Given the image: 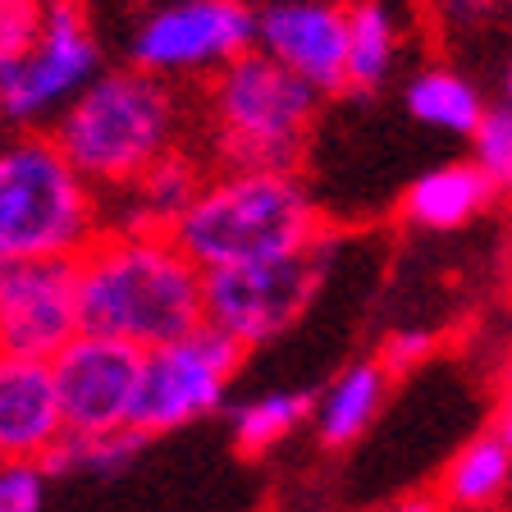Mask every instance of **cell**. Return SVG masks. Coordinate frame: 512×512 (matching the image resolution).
Returning a JSON list of instances; mask_svg holds the SVG:
<instances>
[{"instance_id":"cell-1","label":"cell","mask_w":512,"mask_h":512,"mask_svg":"<svg viewBox=\"0 0 512 512\" xmlns=\"http://www.w3.org/2000/svg\"><path fill=\"white\" fill-rule=\"evenodd\" d=\"M206 325V270L170 234H101L78 256V330L156 352Z\"/></svg>"},{"instance_id":"cell-2","label":"cell","mask_w":512,"mask_h":512,"mask_svg":"<svg viewBox=\"0 0 512 512\" xmlns=\"http://www.w3.org/2000/svg\"><path fill=\"white\" fill-rule=\"evenodd\" d=\"M183 128V101L174 83L138 64L106 69L74 106L55 119V142L92 188L115 192L174 156Z\"/></svg>"},{"instance_id":"cell-3","label":"cell","mask_w":512,"mask_h":512,"mask_svg":"<svg viewBox=\"0 0 512 512\" xmlns=\"http://www.w3.org/2000/svg\"><path fill=\"white\" fill-rule=\"evenodd\" d=\"M170 238L211 275L320 243V215L293 170H224L206 179Z\"/></svg>"},{"instance_id":"cell-4","label":"cell","mask_w":512,"mask_h":512,"mask_svg":"<svg viewBox=\"0 0 512 512\" xmlns=\"http://www.w3.org/2000/svg\"><path fill=\"white\" fill-rule=\"evenodd\" d=\"M101 229L92 183L55 133H14L0 151V266L83 256Z\"/></svg>"},{"instance_id":"cell-5","label":"cell","mask_w":512,"mask_h":512,"mask_svg":"<svg viewBox=\"0 0 512 512\" xmlns=\"http://www.w3.org/2000/svg\"><path fill=\"white\" fill-rule=\"evenodd\" d=\"M320 92L261 46L211 78L206 115L224 170H293L316 124Z\"/></svg>"},{"instance_id":"cell-6","label":"cell","mask_w":512,"mask_h":512,"mask_svg":"<svg viewBox=\"0 0 512 512\" xmlns=\"http://www.w3.org/2000/svg\"><path fill=\"white\" fill-rule=\"evenodd\" d=\"M101 74V42L83 0H46L37 42L19 60L0 64V115L19 133H51Z\"/></svg>"},{"instance_id":"cell-7","label":"cell","mask_w":512,"mask_h":512,"mask_svg":"<svg viewBox=\"0 0 512 512\" xmlns=\"http://www.w3.org/2000/svg\"><path fill=\"white\" fill-rule=\"evenodd\" d=\"M330 261L334 247L320 238L302 252L211 270L206 275V325L224 330L243 348H261V343L279 339L311 307V298L330 275Z\"/></svg>"},{"instance_id":"cell-8","label":"cell","mask_w":512,"mask_h":512,"mask_svg":"<svg viewBox=\"0 0 512 512\" xmlns=\"http://www.w3.org/2000/svg\"><path fill=\"white\" fill-rule=\"evenodd\" d=\"M256 32H261V10H252L247 0L156 5L128 32V60L165 83L215 78L238 55L256 51Z\"/></svg>"},{"instance_id":"cell-9","label":"cell","mask_w":512,"mask_h":512,"mask_svg":"<svg viewBox=\"0 0 512 512\" xmlns=\"http://www.w3.org/2000/svg\"><path fill=\"white\" fill-rule=\"evenodd\" d=\"M243 357H247L243 343L229 339L215 325H202L188 339L147 352L133 426L156 439V435H170V430L192 426V421L220 412Z\"/></svg>"},{"instance_id":"cell-10","label":"cell","mask_w":512,"mask_h":512,"mask_svg":"<svg viewBox=\"0 0 512 512\" xmlns=\"http://www.w3.org/2000/svg\"><path fill=\"white\" fill-rule=\"evenodd\" d=\"M78 261H10L0 266V348L5 357L55 362L78 339Z\"/></svg>"},{"instance_id":"cell-11","label":"cell","mask_w":512,"mask_h":512,"mask_svg":"<svg viewBox=\"0 0 512 512\" xmlns=\"http://www.w3.org/2000/svg\"><path fill=\"white\" fill-rule=\"evenodd\" d=\"M142 366H147V352L115 339H96V334H78L51 362L64 426L74 435H110V430L133 426Z\"/></svg>"},{"instance_id":"cell-12","label":"cell","mask_w":512,"mask_h":512,"mask_svg":"<svg viewBox=\"0 0 512 512\" xmlns=\"http://www.w3.org/2000/svg\"><path fill=\"white\" fill-rule=\"evenodd\" d=\"M348 37L352 19L339 0H270L261 10L256 46L330 96L348 92Z\"/></svg>"},{"instance_id":"cell-13","label":"cell","mask_w":512,"mask_h":512,"mask_svg":"<svg viewBox=\"0 0 512 512\" xmlns=\"http://www.w3.org/2000/svg\"><path fill=\"white\" fill-rule=\"evenodd\" d=\"M64 435H69V426H64L51 362L5 357L0 362V453H5V462L42 458Z\"/></svg>"},{"instance_id":"cell-14","label":"cell","mask_w":512,"mask_h":512,"mask_svg":"<svg viewBox=\"0 0 512 512\" xmlns=\"http://www.w3.org/2000/svg\"><path fill=\"white\" fill-rule=\"evenodd\" d=\"M202 188V170L183 151H174V156L156 160L147 174H138L133 183L115 188L119 211L106 234H174V224L188 215V206L197 202Z\"/></svg>"},{"instance_id":"cell-15","label":"cell","mask_w":512,"mask_h":512,"mask_svg":"<svg viewBox=\"0 0 512 512\" xmlns=\"http://www.w3.org/2000/svg\"><path fill=\"white\" fill-rule=\"evenodd\" d=\"M494 197V183L485 179L476 160H453V165H435L426 170L412 188L403 192V215L416 229L444 234V229H462L476 220Z\"/></svg>"},{"instance_id":"cell-16","label":"cell","mask_w":512,"mask_h":512,"mask_svg":"<svg viewBox=\"0 0 512 512\" xmlns=\"http://www.w3.org/2000/svg\"><path fill=\"white\" fill-rule=\"evenodd\" d=\"M403 106L416 124L448 133V138H476L480 119L490 115V106L480 101V87L471 78H462L458 69H444V64H430V69H416L403 87Z\"/></svg>"},{"instance_id":"cell-17","label":"cell","mask_w":512,"mask_h":512,"mask_svg":"<svg viewBox=\"0 0 512 512\" xmlns=\"http://www.w3.org/2000/svg\"><path fill=\"white\" fill-rule=\"evenodd\" d=\"M389 394V371L384 362H352L343 366L339 380L320 394L316 403V435L325 448H348L352 439H362L366 426L375 421V412L384 407Z\"/></svg>"},{"instance_id":"cell-18","label":"cell","mask_w":512,"mask_h":512,"mask_svg":"<svg viewBox=\"0 0 512 512\" xmlns=\"http://www.w3.org/2000/svg\"><path fill=\"white\" fill-rule=\"evenodd\" d=\"M348 19V92H380L398 64V23L384 0H357Z\"/></svg>"},{"instance_id":"cell-19","label":"cell","mask_w":512,"mask_h":512,"mask_svg":"<svg viewBox=\"0 0 512 512\" xmlns=\"http://www.w3.org/2000/svg\"><path fill=\"white\" fill-rule=\"evenodd\" d=\"M320 394L311 389H270V394L243 398V403L229 407V430H234L238 453H266L270 444H279L284 435L316 416Z\"/></svg>"},{"instance_id":"cell-20","label":"cell","mask_w":512,"mask_h":512,"mask_svg":"<svg viewBox=\"0 0 512 512\" xmlns=\"http://www.w3.org/2000/svg\"><path fill=\"white\" fill-rule=\"evenodd\" d=\"M147 444L151 435L138 426L110 430V435H74L69 430L37 462L46 467V476H119V471H128L138 462V453Z\"/></svg>"},{"instance_id":"cell-21","label":"cell","mask_w":512,"mask_h":512,"mask_svg":"<svg viewBox=\"0 0 512 512\" xmlns=\"http://www.w3.org/2000/svg\"><path fill=\"white\" fill-rule=\"evenodd\" d=\"M508 476H512V448L503 444L499 430H490V435L471 439L458 458H453V467L444 476V490L462 508H480V503L499 499Z\"/></svg>"},{"instance_id":"cell-22","label":"cell","mask_w":512,"mask_h":512,"mask_svg":"<svg viewBox=\"0 0 512 512\" xmlns=\"http://www.w3.org/2000/svg\"><path fill=\"white\" fill-rule=\"evenodd\" d=\"M471 160H476L494 192L512 197V101L490 106V115L480 119L476 138H471Z\"/></svg>"},{"instance_id":"cell-23","label":"cell","mask_w":512,"mask_h":512,"mask_svg":"<svg viewBox=\"0 0 512 512\" xmlns=\"http://www.w3.org/2000/svg\"><path fill=\"white\" fill-rule=\"evenodd\" d=\"M46 467L37 458H14L0 471V512H42L46 503Z\"/></svg>"},{"instance_id":"cell-24","label":"cell","mask_w":512,"mask_h":512,"mask_svg":"<svg viewBox=\"0 0 512 512\" xmlns=\"http://www.w3.org/2000/svg\"><path fill=\"white\" fill-rule=\"evenodd\" d=\"M46 0H0V64L19 60L42 32Z\"/></svg>"},{"instance_id":"cell-25","label":"cell","mask_w":512,"mask_h":512,"mask_svg":"<svg viewBox=\"0 0 512 512\" xmlns=\"http://www.w3.org/2000/svg\"><path fill=\"white\" fill-rule=\"evenodd\" d=\"M430 352H435V334L421 330V325H407V330H394L384 339L380 362L389 375H403V371H416L421 362H430Z\"/></svg>"},{"instance_id":"cell-26","label":"cell","mask_w":512,"mask_h":512,"mask_svg":"<svg viewBox=\"0 0 512 512\" xmlns=\"http://www.w3.org/2000/svg\"><path fill=\"white\" fill-rule=\"evenodd\" d=\"M439 10H444L453 23H476L480 14L490 10V0H439Z\"/></svg>"},{"instance_id":"cell-27","label":"cell","mask_w":512,"mask_h":512,"mask_svg":"<svg viewBox=\"0 0 512 512\" xmlns=\"http://www.w3.org/2000/svg\"><path fill=\"white\" fill-rule=\"evenodd\" d=\"M394 512H439V503L435 499H407V503H398Z\"/></svg>"},{"instance_id":"cell-28","label":"cell","mask_w":512,"mask_h":512,"mask_svg":"<svg viewBox=\"0 0 512 512\" xmlns=\"http://www.w3.org/2000/svg\"><path fill=\"white\" fill-rule=\"evenodd\" d=\"M499 435H503V444L512 448V403L503 407V416H499Z\"/></svg>"},{"instance_id":"cell-29","label":"cell","mask_w":512,"mask_h":512,"mask_svg":"<svg viewBox=\"0 0 512 512\" xmlns=\"http://www.w3.org/2000/svg\"><path fill=\"white\" fill-rule=\"evenodd\" d=\"M503 101H512V60H508V69H503Z\"/></svg>"},{"instance_id":"cell-30","label":"cell","mask_w":512,"mask_h":512,"mask_svg":"<svg viewBox=\"0 0 512 512\" xmlns=\"http://www.w3.org/2000/svg\"><path fill=\"white\" fill-rule=\"evenodd\" d=\"M160 5H192V0H160Z\"/></svg>"},{"instance_id":"cell-31","label":"cell","mask_w":512,"mask_h":512,"mask_svg":"<svg viewBox=\"0 0 512 512\" xmlns=\"http://www.w3.org/2000/svg\"><path fill=\"white\" fill-rule=\"evenodd\" d=\"M508 403H512V371H508Z\"/></svg>"}]
</instances>
